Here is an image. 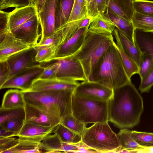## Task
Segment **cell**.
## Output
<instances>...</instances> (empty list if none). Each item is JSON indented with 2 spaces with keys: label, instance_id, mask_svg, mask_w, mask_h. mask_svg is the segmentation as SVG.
Segmentation results:
<instances>
[{
  "label": "cell",
  "instance_id": "obj_1",
  "mask_svg": "<svg viewBox=\"0 0 153 153\" xmlns=\"http://www.w3.org/2000/svg\"><path fill=\"white\" fill-rule=\"evenodd\" d=\"M108 108V122L120 129L131 128L139 124L144 109L143 99L131 81L113 89Z\"/></svg>",
  "mask_w": 153,
  "mask_h": 153
},
{
  "label": "cell",
  "instance_id": "obj_2",
  "mask_svg": "<svg viewBox=\"0 0 153 153\" xmlns=\"http://www.w3.org/2000/svg\"><path fill=\"white\" fill-rule=\"evenodd\" d=\"M74 90L23 91L26 104L35 107L59 122L72 114Z\"/></svg>",
  "mask_w": 153,
  "mask_h": 153
},
{
  "label": "cell",
  "instance_id": "obj_3",
  "mask_svg": "<svg viewBox=\"0 0 153 153\" xmlns=\"http://www.w3.org/2000/svg\"><path fill=\"white\" fill-rule=\"evenodd\" d=\"M114 41L94 67L88 80L110 89L120 87L131 81L127 76Z\"/></svg>",
  "mask_w": 153,
  "mask_h": 153
},
{
  "label": "cell",
  "instance_id": "obj_4",
  "mask_svg": "<svg viewBox=\"0 0 153 153\" xmlns=\"http://www.w3.org/2000/svg\"><path fill=\"white\" fill-rule=\"evenodd\" d=\"M7 31L24 42L34 46L41 34V25L35 5L16 8L8 12Z\"/></svg>",
  "mask_w": 153,
  "mask_h": 153
},
{
  "label": "cell",
  "instance_id": "obj_5",
  "mask_svg": "<svg viewBox=\"0 0 153 153\" xmlns=\"http://www.w3.org/2000/svg\"><path fill=\"white\" fill-rule=\"evenodd\" d=\"M114 41L112 34H102L88 30L81 47L67 58L80 62L88 80L99 59Z\"/></svg>",
  "mask_w": 153,
  "mask_h": 153
},
{
  "label": "cell",
  "instance_id": "obj_6",
  "mask_svg": "<svg viewBox=\"0 0 153 153\" xmlns=\"http://www.w3.org/2000/svg\"><path fill=\"white\" fill-rule=\"evenodd\" d=\"M81 136L85 145L98 153H115L121 147L117 134L108 122L97 123L86 127Z\"/></svg>",
  "mask_w": 153,
  "mask_h": 153
},
{
  "label": "cell",
  "instance_id": "obj_7",
  "mask_svg": "<svg viewBox=\"0 0 153 153\" xmlns=\"http://www.w3.org/2000/svg\"><path fill=\"white\" fill-rule=\"evenodd\" d=\"M108 102L73 94L72 114L79 121L87 124L108 122Z\"/></svg>",
  "mask_w": 153,
  "mask_h": 153
},
{
  "label": "cell",
  "instance_id": "obj_8",
  "mask_svg": "<svg viewBox=\"0 0 153 153\" xmlns=\"http://www.w3.org/2000/svg\"><path fill=\"white\" fill-rule=\"evenodd\" d=\"M44 70L41 64L22 70L8 79L0 87V89L16 88L28 91L33 82L40 77Z\"/></svg>",
  "mask_w": 153,
  "mask_h": 153
},
{
  "label": "cell",
  "instance_id": "obj_9",
  "mask_svg": "<svg viewBox=\"0 0 153 153\" xmlns=\"http://www.w3.org/2000/svg\"><path fill=\"white\" fill-rule=\"evenodd\" d=\"M55 61L52 64L56 68V77L73 81L87 80L82 66L78 60L67 58Z\"/></svg>",
  "mask_w": 153,
  "mask_h": 153
},
{
  "label": "cell",
  "instance_id": "obj_10",
  "mask_svg": "<svg viewBox=\"0 0 153 153\" xmlns=\"http://www.w3.org/2000/svg\"><path fill=\"white\" fill-rule=\"evenodd\" d=\"M135 45L142 52L149 54L153 59V32L135 29L134 33ZM153 86V70L145 79L140 81L139 90L141 93L149 92Z\"/></svg>",
  "mask_w": 153,
  "mask_h": 153
},
{
  "label": "cell",
  "instance_id": "obj_11",
  "mask_svg": "<svg viewBox=\"0 0 153 153\" xmlns=\"http://www.w3.org/2000/svg\"><path fill=\"white\" fill-rule=\"evenodd\" d=\"M37 52V50L33 46L9 58L7 60L10 70L8 79L22 70L41 64L36 59Z\"/></svg>",
  "mask_w": 153,
  "mask_h": 153
},
{
  "label": "cell",
  "instance_id": "obj_12",
  "mask_svg": "<svg viewBox=\"0 0 153 153\" xmlns=\"http://www.w3.org/2000/svg\"><path fill=\"white\" fill-rule=\"evenodd\" d=\"M113 93V89L88 80L79 83L74 92V94L79 96L106 101L109 100Z\"/></svg>",
  "mask_w": 153,
  "mask_h": 153
},
{
  "label": "cell",
  "instance_id": "obj_13",
  "mask_svg": "<svg viewBox=\"0 0 153 153\" xmlns=\"http://www.w3.org/2000/svg\"><path fill=\"white\" fill-rule=\"evenodd\" d=\"M0 62L6 61L13 55L34 46L9 32H0Z\"/></svg>",
  "mask_w": 153,
  "mask_h": 153
},
{
  "label": "cell",
  "instance_id": "obj_14",
  "mask_svg": "<svg viewBox=\"0 0 153 153\" xmlns=\"http://www.w3.org/2000/svg\"><path fill=\"white\" fill-rule=\"evenodd\" d=\"M57 0H46L43 10L38 13L41 25V34L38 43L42 42L56 31L55 12Z\"/></svg>",
  "mask_w": 153,
  "mask_h": 153
},
{
  "label": "cell",
  "instance_id": "obj_15",
  "mask_svg": "<svg viewBox=\"0 0 153 153\" xmlns=\"http://www.w3.org/2000/svg\"><path fill=\"white\" fill-rule=\"evenodd\" d=\"M56 126H46L31 121H25L15 136L22 140L41 142L47 135L53 133Z\"/></svg>",
  "mask_w": 153,
  "mask_h": 153
},
{
  "label": "cell",
  "instance_id": "obj_16",
  "mask_svg": "<svg viewBox=\"0 0 153 153\" xmlns=\"http://www.w3.org/2000/svg\"><path fill=\"white\" fill-rule=\"evenodd\" d=\"M88 30L85 27L78 29L71 37L56 49L50 62L66 58L77 51L82 45Z\"/></svg>",
  "mask_w": 153,
  "mask_h": 153
},
{
  "label": "cell",
  "instance_id": "obj_17",
  "mask_svg": "<svg viewBox=\"0 0 153 153\" xmlns=\"http://www.w3.org/2000/svg\"><path fill=\"white\" fill-rule=\"evenodd\" d=\"M79 83L56 77L49 79L39 78L33 82L29 91L74 90Z\"/></svg>",
  "mask_w": 153,
  "mask_h": 153
},
{
  "label": "cell",
  "instance_id": "obj_18",
  "mask_svg": "<svg viewBox=\"0 0 153 153\" xmlns=\"http://www.w3.org/2000/svg\"><path fill=\"white\" fill-rule=\"evenodd\" d=\"M113 34L116 40L117 46L133 59L139 66L142 54L139 48L133 43L117 27L115 28Z\"/></svg>",
  "mask_w": 153,
  "mask_h": 153
},
{
  "label": "cell",
  "instance_id": "obj_19",
  "mask_svg": "<svg viewBox=\"0 0 153 153\" xmlns=\"http://www.w3.org/2000/svg\"><path fill=\"white\" fill-rule=\"evenodd\" d=\"M24 122L30 121L46 126H56L59 122L39 109L26 104Z\"/></svg>",
  "mask_w": 153,
  "mask_h": 153
},
{
  "label": "cell",
  "instance_id": "obj_20",
  "mask_svg": "<svg viewBox=\"0 0 153 153\" xmlns=\"http://www.w3.org/2000/svg\"><path fill=\"white\" fill-rule=\"evenodd\" d=\"M104 14L109 17L119 29L129 40L135 44V28L131 21H128L114 13L107 8Z\"/></svg>",
  "mask_w": 153,
  "mask_h": 153
},
{
  "label": "cell",
  "instance_id": "obj_21",
  "mask_svg": "<svg viewBox=\"0 0 153 153\" xmlns=\"http://www.w3.org/2000/svg\"><path fill=\"white\" fill-rule=\"evenodd\" d=\"M25 105L23 91L17 89H11L4 94L0 109L24 108Z\"/></svg>",
  "mask_w": 153,
  "mask_h": 153
},
{
  "label": "cell",
  "instance_id": "obj_22",
  "mask_svg": "<svg viewBox=\"0 0 153 153\" xmlns=\"http://www.w3.org/2000/svg\"><path fill=\"white\" fill-rule=\"evenodd\" d=\"M74 0H57L55 12L56 30L67 22Z\"/></svg>",
  "mask_w": 153,
  "mask_h": 153
},
{
  "label": "cell",
  "instance_id": "obj_23",
  "mask_svg": "<svg viewBox=\"0 0 153 153\" xmlns=\"http://www.w3.org/2000/svg\"><path fill=\"white\" fill-rule=\"evenodd\" d=\"M116 28L115 24L104 14L99 13L93 18L88 30L106 35L112 34Z\"/></svg>",
  "mask_w": 153,
  "mask_h": 153
},
{
  "label": "cell",
  "instance_id": "obj_24",
  "mask_svg": "<svg viewBox=\"0 0 153 153\" xmlns=\"http://www.w3.org/2000/svg\"><path fill=\"white\" fill-rule=\"evenodd\" d=\"M19 139L18 143L3 153H40L42 152L41 142Z\"/></svg>",
  "mask_w": 153,
  "mask_h": 153
},
{
  "label": "cell",
  "instance_id": "obj_25",
  "mask_svg": "<svg viewBox=\"0 0 153 153\" xmlns=\"http://www.w3.org/2000/svg\"><path fill=\"white\" fill-rule=\"evenodd\" d=\"M131 21L135 29L153 32V16L134 11Z\"/></svg>",
  "mask_w": 153,
  "mask_h": 153
},
{
  "label": "cell",
  "instance_id": "obj_26",
  "mask_svg": "<svg viewBox=\"0 0 153 153\" xmlns=\"http://www.w3.org/2000/svg\"><path fill=\"white\" fill-rule=\"evenodd\" d=\"M131 131L128 129H121L117 134L121 148L130 150H137L138 153L145 147L138 144L131 136Z\"/></svg>",
  "mask_w": 153,
  "mask_h": 153
},
{
  "label": "cell",
  "instance_id": "obj_27",
  "mask_svg": "<svg viewBox=\"0 0 153 153\" xmlns=\"http://www.w3.org/2000/svg\"><path fill=\"white\" fill-rule=\"evenodd\" d=\"M64 142L75 143L82 141L81 136L59 123L53 131Z\"/></svg>",
  "mask_w": 153,
  "mask_h": 153
},
{
  "label": "cell",
  "instance_id": "obj_28",
  "mask_svg": "<svg viewBox=\"0 0 153 153\" xmlns=\"http://www.w3.org/2000/svg\"><path fill=\"white\" fill-rule=\"evenodd\" d=\"M115 46L120 54L126 74L131 79L134 75L138 74V65L133 59L127 55L116 44Z\"/></svg>",
  "mask_w": 153,
  "mask_h": 153
},
{
  "label": "cell",
  "instance_id": "obj_29",
  "mask_svg": "<svg viewBox=\"0 0 153 153\" xmlns=\"http://www.w3.org/2000/svg\"><path fill=\"white\" fill-rule=\"evenodd\" d=\"M59 123L81 136L87 124L77 120L72 114L65 116L61 120Z\"/></svg>",
  "mask_w": 153,
  "mask_h": 153
},
{
  "label": "cell",
  "instance_id": "obj_30",
  "mask_svg": "<svg viewBox=\"0 0 153 153\" xmlns=\"http://www.w3.org/2000/svg\"><path fill=\"white\" fill-rule=\"evenodd\" d=\"M142 52L138 74L140 76V81L146 78L153 70V59L152 57L146 52Z\"/></svg>",
  "mask_w": 153,
  "mask_h": 153
},
{
  "label": "cell",
  "instance_id": "obj_31",
  "mask_svg": "<svg viewBox=\"0 0 153 153\" xmlns=\"http://www.w3.org/2000/svg\"><path fill=\"white\" fill-rule=\"evenodd\" d=\"M34 47L37 50L36 56V59L37 62L41 64L50 62L55 53L56 50L55 45H50L43 47H39L35 46Z\"/></svg>",
  "mask_w": 153,
  "mask_h": 153
},
{
  "label": "cell",
  "instance_id": "obj_32",
  "mask_svg": "<svg viewBox=\"0 0 153 153\" xmlns=\"http://www.w3.org/2000/svg\"><path fill=\"white\" fill-rule=\"evenodd\" d=\"M0 123L13 118L25 119L24 108L3 109H0Z\"/></svg>",
  "mask_w": 153,
  "mask_h": 153
},
{
  "label": "cell",
  "instance_id": "obj_33",
  "mask_svg": "<svg viewBox=\"0 0 153 153\" xmlns=\"http://www.w3.org/2000/svg\"><path fill=\"white\" fill-rule=\"evenodd\" d=\"M131 136L142 146L145 147L153 146V133L131 131Z\"/></svg>",
  "mask_w": 153,
  "mask_h": 153
},
{
  "label": "cell",
  "instance_id": "obj_34",
  "mask_svg": "<svg viewBox=\"0 0 153 153\" xmlns=\"http://www.w3.org/2000/svg\"><path fill=\"white\" fill-rule=\"evenodd\" d=\"M134 11L140 13L153 16V1L146 0H133Z\"/></svg>",
  "mask_w": 153,
  "mask_h": 153
},
{
  "label": "cell",
  "instance_id": "obj_35",
  "mask_svg": "<svg viewBox=\"0 0 153 153\" xmlns=\"http://www.w3.org/2000/svg\"><path fill=\"white\" fill-rule=\"evenodd\" d=\"M88 16L86 6L80 4L74 1L67 22L85 19Z\"/></svg>",
  "mask_w": 153,
  "mask_h": 153
},
{
  "label": "cell",
  "instance_id": "obj_36",
  "mask_svg": "<svg viewBox=\"0 0 153 153\" xmlns=\"http://www.w3.org/2000/svg\"><path fill=\"white\" fill-rule=\"evenodd\" d=\"M24 121L25 119H11L0 123V126L7 131L15 133L16 134L21 130Z\"/></svg>",
  "mask_w": 153,
  "mask_h": 153
},
{
  "label": "cell",
  "instance_id": "obj_37",
  "mask_svg": "<svg viewBox=\"0 0 153 153\" xmlns=\"http://www.w3.org/2000/svg\"><path fill=\"white\" fill-rule=\"evenodd\" d=\"M33 4L31 0H0V10L22 7Z\"/></svg>",
  "mask_w": 153,
  "mask_h": 153
},
{
  "label": "cell",
  "instance_id": "obj_38",
  "mask_svg": "<svg viewBox=\"0 0 153 153\" xmlns=\"http://www.w3.org/2000/svg\"><path fill=\"white\" fill-rule=\"evenodd\" d=\"M19 139L11 137L0 138V153L3 152L15 146L18 143Z\"/></svg>",
  "mask_w": 153,
  "mask_h": 153
},
{
  "label": "cell",
  "instance_id": "obj_39",
  "mask_svg": "<svg viewBox=\"0 0 153 153\" xmlns=\"http://www.w3.org/2000/svg\"><path fill=\"white\" fill-rule=\"evenodd\" d=\"M106 2L107 7L113 12L123 18L130 21L125 13L115 0H106Z\"/></svg>",
  "mask_w": 153,
  "mask_h": 153
},
{
  "label": "cell",
  "instance_id": "obj_40",
  "mask_svg": "<svg viewBox=\"0 0 153 153\" xmlns=\"http://www.w3.org/2000/svg\"><path fill=\"white\" fill-rule=\"evenodd\" d=\"M10 73L7 61L0 62V87L7 80Z\"/></svg>",
  "mask_w": 153,
  "mask_h": 153
},
{
  "label": "cell",
  "instance_id": "obj_41",
  "mask_svg": "<svg viewBox=\"0 0 153 153\" xmlns=\"http://www.w3.org/2000/svg\"><path fill=\"white\" fill-rule=\"evenodd\" d=\"M88 16L94 18L99 14L96 0H85Z\"/></svg>",
  "mask_w": 153,
  "mask_h": 153
},
{
  "label": "cell",
  "instance_id": "obj_42",
  "mask_svg": "<svg viewBox=\"0 0 153 153\" xmlns=\"http://www.w3.org/2000/svg\"><path fill=\"white\" fill-rule=\"evenodd\" d=\"M43 67L45 68L44 71L39 78L49 79L56 77V68L52 63L46 66Z\"/></svg>",
  "mask_w": 153,
  "mask_h": 153
},
{
  "label": "cell",
  "instance_id": "obj_43",
  "mask_svg": "<svg viewBox=\"0 0 153 153\" xmlns=\"http://www.w3.org/2000/svg\"><path fill=\"white\" fill-rule=\"evenodd\" d=\"M96 1L99 13L104 14L107 8L106 0H96Z\"/></svg>",
  "mask_w": 153,
  "mask_h": 153
},
{
  "label": "cell",
  "instance_id": "obj_44",
  "mask_svg": "<svg viewBox=\"0 0 153 153\" xmlns=\"http://www.w3.org/2000/svg\"><path fill=\"white\" fill-rule=\"evenodd\" d=\"M93 19V18L90 16H88L79 25L78 29L85 27L88 29L90 24L92 22Z\"/></svg>",
  "mask_w": 153,
  "mask_h": 153
},
{
  "label": "cell",
  "instance_id": "obj_45",
  "mask_svg": "<svg viewBox=\"0 0 153 153\" xmlns=\"http://www.w3.org/2000/svg\"><path fill=\"white\" fill-rule=\"evenodd\" d=\"M0 138H4L15 136L16 133L3 129L0 127Z\"/></svg>",
  "mask_w": 153,
  "mask_h": 153
},
{
  "label": "cell",
  "instance_id": "obj_46",
  "mask_svg": "<svg viewBox=\"0 0 153 153\" xmlns=\"http://www.w3.org/2000/svg\"><path fill=\"white\" fill-rule=\"evenodd\" d=\"M46 0H36L35 4L36 6L38 13L43 10Z\"/></svg>",
  "mask_w": 153,
  "mask_h": 153
},
{
  "label": "cell",
  "instance_id": "obj_47",
  "mask_svg": "<svg viewBox=\"0 0 153 153\" xmlns=\"http://www.w3.org/2000/svg\"><path fill=\"white\" fill-rule=\"evenodd\" d=\"M140 153H153V146L146 147L141 150Z\"/></svg>",
  "mask_w": 153,
  "mask_h": 153
},
{
  "label": "cell",
  "instance_id": "obj_48",
  "mask_svg": "<svg viewBox=\"0 0 153 153\" xmlns=\"http://www.w3.org/2000/svg\"><path fill=\"white\" fill-rule=\"evenodd\" d=\"M31 1L35 4V2L36 0H31Z\"/></svg>",
  "mask_w": 153,
  "mask_h": 153
}]
</instances>
